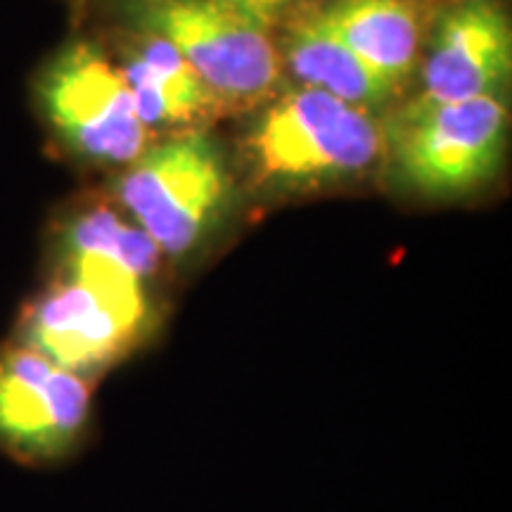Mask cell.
Listing matches in <instances>:
<instances>
[{"mask_svg":"<svg viewBox=\"0 0 512 512\" xmlns=\"http://www.w3.org/2000/svg\"><path fill=\"white\" fill-rule=\"evenodd\" d=\"M503 93L415 105L408 102L384 131V152L408 190L425 197H456L496 174L508 143Z\"/></svg>","mask_w":512,"mask_h":512,"instance_id":"obj_2","label":"cell"},{"mask_svg":"<svg viewBox=\"0 0 512 512\" xmlns=\"http://www.w3.org/2000/svg\"><path fill=\"white\" fill-rule=\"evenodd\" d=\"M48 121L76 155L131 164L150 147L124 74L91 43H76L48 64L41 81Z\"/></svg>","mask_w":512,"mask_h":512,"instance_id":"obj_5","label":"cell"},{"mask_svg":"<svg viewBox=\"0 0 512 512\" xmlns=\"http://www.w3.org/2000/svg\"><path fill=\"white\" fill-rule=\"evenodd\" d=\"M339 41L401 91L422 57V15L413 0H328L316 8Z\"/></svg>","mask_w":512,"mask_h":512,"instance_id":"obj_11","label":"cell"},{"mask_svg":"<svg viewBox=\"0 0 512 512\" xmlns=\"http://www.w3.org/2000/svg\"><path fill=\"white\" fill-rule=\"evenodd\" d=\"M278 53L299 86L318 88L366 112L387 105L399 93L358 60L316 10L290 17Z\"/></svg>","mask_w":512,"mask_h":512,"instance_id":"obj_12","label":"cell"},{"mask_svg":"<svg viewBox=\"0 0 512 512\" xmlns=\"http://www.w3.org/2000/svg\"><path fill=\"white\" fill-rule=\"evenodd\" d=\"M91 420V382L24 344L0 347V451L53 463L74 451Z\"/></svg>","mask_w":512,"mask_h":512,"instance_id":"obj_6","label":"cell"},{"mask_svg":"<svg viewBox=\"0 0 512 512\" xmlns=\"http://www.w3.org/2000/svg\"><path fill=\"white\" fill-rule=\"evenodd\" d=\"M159 259L162 252L136 223L112 207H88L62 230L57 275L88 287L143 342L155 323L147 285Z\"/></svg>","mask_w":512,"mask_h":512,"instance_id":"obj_7","label":"cell"},{"mask_svg":"<svg viewBox=\"0 0 512 512\" xmlns=\"http://www.w3.org/2000/svg\"><path fill=\"white\" fill-rule=\"evenodd\" d=\"M247 155L261 183H335L363 174L384 155V131L361 107L297 86L259 114L247 136Z\"/></svg>","mask_w":512,"mask_h":512,"instance_id":"obj_1","label":"cell"},{"mask_svg":"<svg viewBox=\"0 0 512 512\" xmlns=\"http://www.w3.org/2000/svg\"><path fill=\"white\" fill-rule=\"evenodd\" d=\"M230 176L219 147L183 133L147 147L117 183L121 207L166 256H183L211 233L230 202Z\"/></svg>","mask_w":512,"mask_h":512,"instance_id":"obj_4","label":"cell"},{"mask_svg":"<svg viewBox=\"0 0 512 512\" xmlns=\"http://www.w3.org/2000/svg\"><path fill=\"white\" fill-rule=\"evenodd\" d=\"M214 3L223 5V8L238 12V15L252 19L254 24L271 31L278 27L287 17H292L294 5L299 0H214Z\"/></svg>","mask_w":512,"mask_h":512,"instance_id":"obj_13","label":"cell"},{"mask_svg":"<svg viewBox=\"0 0 512 512\" xmlns=\"http://www.w3.org/2000/svg\"><path fill=\"white\" fill-rule=\"evenodd\" d=\"M17 342L88 382L140 344L110 306L64 275L27 306Z\"/></svg>","mask_w":512,"mask_h":512,"instance_id":"obj_9","label":"cell"},{"mask_svg":"<svg viewBox=\"0 0 512 512\" xmlns=\"http://www.w3.org/2000/svg\"><path fill=\"white\" fill-rule=\"evenodd\" d=\"M128 91L136 102L138 117L150 128L200 126L226 112L195 69L162 38L128 27V41L121 48V64Z\"/></svg>","mask_w":512,"mask_h":512,"instance_id":"obj_10","label":"cell"},{"mask_svg":"<svg viewBox=\"0 0 512 512\" xmlns=\"http://www.w3.org/2000/svg\"><path fill=\"white\" fill-rule=\"evenodd\" d=\"M512 72L510 17L501 0H458L437 17L415 105L505 93Z\"/></svg>","mask_w":512,"mask_h":512,"instance_id":"obj_8","label":"cell"},{"mask_svg":"<svg viewBox=\"0 0 512 512\" xmlns=\"http://www.w3.org/2000/svg\"><path fill=\"white\" fill-rule=\"evenodd\" d=\"M131 29L162 38L226 107L273 93L283 74L273 34L214 0H119Z\"/></svg>","mask_w":512,"mask_h":512,"instance_id":"obj_3","label":"cell"}]
</instances>
